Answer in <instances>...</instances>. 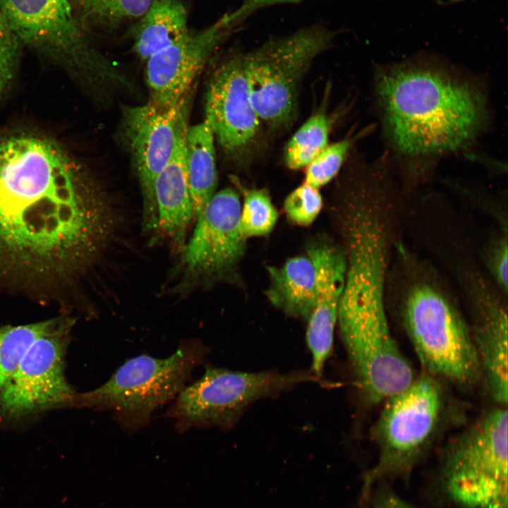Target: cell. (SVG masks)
Returning <instances> with one entry per match:
<instances>
[{
    "label": "cell",
    "mask_w": 508,
    "mask_h": 508,
    "mask_svg": "<svg viewBox=\"0 0 508 508\" xmlns=\"http://www.w3.org/2000/svg\"><path fill=\"white\" fill-rule=\"evenodd\" d=\"M93 210L80 167L46 135H0V263L62 278L88 250Z\"/></svg>",
    "instance_id": "6da1fadb"
},
{
    "label": "cell",
    "mask_w": 508,
    "mask_h": 508,
    "mask_svg": "<svg viewBox=\"0 0 508 508\" xmlns=\"http://www.w3.org/2000/svg\"><path fill=\"white\" fill-rule=\"evenodd\" d=\"M375 96L386 138L406 157H435L462 148L487 120L482 90L434 63L385 68L375 79Z\"/></svg>",
    "instance_id": "7a4b0ae2"
},
{
    "label": "cell",
    "mask_w": 508,
    "mask_h": 508,
    "mask_svg": "<svg viewBox=\"0 0 508 508\" xmlns=\"http://www.w3.org/2000/svg\"><path fill=\"white\" fill-rule=\"evenodd\" d=\"M394 293L402 325L427 373L461 386L481 375L470 325L430 265L398 248Z\"/></svg>",
    "instance_id": "3957f363"
},
{
    "label": "cell",
    "mask_w": 508,
    "mask_h": 508,
    "mask_svg": "<svg viewBox=\"0 0 508 508\" xmlns=\"http://www.w3.org/2000/svg\"><path fill=\"white\" fill-rule=\"evenodd\" d=\"M207 353L199 341L188 340L164 358L133 357L100 387L76 395L75 404L107 411L122 429L135 433L148 424L156 409L176 398Z\"/></svg>",
    "instance_id": "277c9868"
},
{
    "label": "cell",
    "mask_w": 508,
    "mask_h": 508,
    "mask_svg": "<svg viewBox=\"0 0 508 508\" xmlns=\"http://www.w3.org/2000/svg\"><path fill=\"white\" fill-rule=\"evenodd\" d=\"M334 36L325 25L314 24L241 54L250 101L260 121L272 128L292 122L301 82L316 57L332 45Z\"/></svg>",
    "instance_id": "5b68a950"
},
{
    "label": "cell",
    "mask_w": 508,
    "mask_h": 508,
    "mask_svg": "<svg viewBox=\"0 0 508 508\" xmlns=\"http://www.w3.org/2000/svg\"><path fill=\"white\" fill-rule=\"evenodd\" d=\"M0 9L22 44L92 85L129 86L90 44L70 0H0Z\"/></svg>",
    "instance_id": "8992f818"
},
{
    "label": "cell",
    "mask_w": 508,
    "mask_h": 508,
    "mask_svg": "<svg viewBox=\"0 0 508 508\" xmlns=\"http://www.w3.org/2000/svg\"><path fill=\"white\" fill-rule=\"evenodd\" d=\"M385 401L373 431L378 459L364 478L365 500L378 482L411 474L435 434L444 404L440 385L427 373Z\"/></svg>",
    "instance_id": "52a82bcc"
},
{
    "label": "cell",
    "mask_w": 508,
    "mask_h": 508,
    "mask_svg": "<svg viewBox=\"0 0 508 508\" xmlns=\"http://www.w3.org/2000/svg\"><path fill=\"white\" fill-rule=\"evenodd\" d=\"M312 382L333 385L311 370L249 373L207 366L201 377L179 393L167 416L179 432L214 426L228 429L255 401Z\"/></svg>",
    "instance_id": "ba28073f"
},
{
    "label": "cell",
    "mask_w": 508,
    "mask_h": 508,
    "mask_svg": "<svg viewBox=\"0 0 508 508\" xmlns=\"http://www.w3.org/2000/svg\"><path fill=\"white\" fill-rule=\"evenodd\" d=\"M507 459V410L500 406L447 448L442 487L461 508H501L508 503Z\"/></svg>",
    "instance_id": "9c48e42d"
},
{
    "label": "cell",
    "mask_w": 508,
    "mask_h": 508,
    "mask_svg": "<svg viewBox=\"0 0 508 508\" xmlns=\"http://www.w3.org/2000/svg\"><path fill=\"white\" fill-rule=\"evenodd\" d=\"M72 322L64 319L35 339L0 391V411L20 417L68 401L76 394L64 374L68 333Z\"/></svg>",
    "instance_id": "30bf717a"
},
{
    "label": "cell",
    "mask_w": 508,
    "mask_h": 508,
    "mask_svg": "<svg viewBox=\"0 0 508 508\" xmlns=\"http://www.w3.org/2000/svg\"><path fill=\"white\" fill-rule=\"evenodd\" d=\"M189 96L168 109L150 102L123 109L122 130L140 182L145 212L152 222H157L155 180L188 128Z\"/></svg>",
    "instance_id": "8fae6325"
},
{
    "label": "cell",
    "mask_w": 508,
    "mask_h": 508,
    "mask_svg": "<svg viewBox=\"0 0 508 508\" xmlns=\"http://www.w3.org/2000/svg\"><path fill=\"white\" fill-rule=\"evenodd\" d=\"M205 121L224 152L243 160L254 150L260 119L250 97L241 54L224 59L211 75L205 94Z\"/></svg>",
    "instance_id": "7c38bea8"
},
{
    "label": "cell",
    "mask_w": 508,
    "mask_h": 508,
    "mask_svg": "<svg viewBox=\"0 0 508 508\" xmlns=\"http://www.w3.org/2000/svg\"><path fill=\"white\" fill-rule=\"evenodd\" d=\"M241 202L238 193L225 188L214 194L185 245L183 263L191 279L221 277L237 264L244 253L246 238L240 225Z\"/></svg>",
    "instance_id": "4fadbf2b"
},
{
    "label": "cell",
    "mask_w": 508,
    "mask_h": 508,
    "mask_svg": "<svg viewBox=\"0 0 508 508\" xmlns=\"http://www.w3.org/2000/svg\"><path fill=\"white\" fill-rule=\"evenodd\" d=\"M234 29L226 13L198 32L188 30L180 39L146 60L145 78L150 104L162 109L176 106L215 49Z\"/></svg>",
    "instance_id": "5bb4252c"
},
{
    "label": "cell",
    "mask_w": 508,
    "mask_h": 508,
    "mask_svg": "<svg viewBox=\"0 0 508 508\" xmlns=\"http://www.w3.org/2000/svg\"><path fill=\"white\" fill-rule=\"evenodd\" d=\"M317 277V292L313 310L308 318L306 342L312 356L310 370L321 377L325 363L333 349L334 330L346 274V256L327 244L309 248Z\"/></svg>",
    "instance_id": "9a60e30c"
},
{
    "label": "cell",
    "mask_w": 508,
    "mask_h": 508,
    "mask_svg": "<svg viewBox=\"0 0 508 508\" xmlns=\"http://www.w3.org/2000/svg\"><path fill=\"white\" fill-rule=\"evenodd\" d=\"M435 226L436 234L433 249L441 261L447 265L455 277L471 315V321L507 313L504 296L495 285L485 270L477 265L470 249L463 243L459 248V236L454 238L452 227L447 229L445 223Z\"/></svg>",
    "instance_id": "2e32d148"
},
{
    "label": "cell",
    "mask_w": 508,
    "mask_h": 508,
    "mask_svg": "<svg viewBox=\"0 0 508 508\" xmlns=\"http://www.w3.org/2000/svg\"><path fill=\"white\" fill-rule=\"evenodd\" d=\"M186 131L155 183L157 223L164 234L182 250L193 217L186 162Z\"/></svg>",
    "instance_id": "e0dca14e"
},
{
    "label": "cell",
    "mask_w": 508,
    "mask_h": 508,
    "mask_svg": "<svg viewBox=\"0 0 508 508\" xmlns=\"http://www.w3.org/2000/svg\"><path fill=\"white\" fill-rule=\"evenodd\" d=\"M270 284L266 295L285 314L308 320L315 303L317 277L308 256L293 257L280 267L267 268Z\"/></svg>",
    "instance_id": "ac0fdd59"
},
{
    "label": "cell",
    "mask_w": 508,
    "mask_h": 508,
    "mask_svg": "<svg viewBox=\"0 0 508 508\" xmlns=\"http://www.w3.org/2000/svg\"><path fill=\"white\" fill-rule=\"evenodd\" d=\"M188 30L187 10L181 0H153L133 28V50L146 61Z\"/></svg>",
    "instance_id": "d6986e66"
},
{
    "label": "cell",
    "mask_w": 508,
    "mask_h": 508,
    "mask_svg": "<svg viewBox=\"0 0 508 508\" xmlns=\"http://www.w3.org/2000/svg\"><path fill=\"white\" fill-rule=\"evenodd\" d=\"M185 146L193 217L197 219L215 193L217 185L214 137L205 120L188 127Z\"/></svg>",
    "instance_id": "ffe728a7"
},
{
    "label": "cell",
    "mask_w": 508,
    "mask_h": 508,
    "mask_svg": "<svg viewBox=\"0 0 508 508\" xmlns=\"http://www.w3.org/2000/svg\"><path fill=\"white\" fill-rule=\"evenodd\" d=\"M64 320L54 318L29 325L0 327V391L31 344L56 327Z\"/></svg>",
    "instance_id": "44dd1931"
},
{
    "label": "cell",
    "mask_w": 508,
    "mask_h": 508,
    "mask_svg": "<svg viewBox=\"0 0 508 508\" xmlns=\"http://www.w3.org/2000/svg\"><path fill=\"white\" fill-rule=\"evenodd\" d=\"M330 123L323 112L309 117L287 143L284 154L290 169H300L308 164L328 145Z\"/></svg>",
    "instance_id": "7402d4cb"
},
{
    "label": "cell",
    "mask_w": 508,
    "mask_h": 508,
    "mask_svg": "<svg viewBox=\"0 0 508 508\" xmlns=\"http://www.w3.org/2000/svg\"><path fill=\"white\" fill-rule=\"evenodd\" d=\"M278 212L265 189L243 190L240 225L245 237L269 234L277 221Z\"/></svg>",
    "instance_id": "603a6c76"
},
{
    "label": "cell",
    "mask_w": 508,
    "mask_h": 508,
    "mask_svg": "<svg viewBox=\"0 0 508 508\" xmlns=\"http://www.w3.org/2000/svg\"><path fill=\"white\" fill-rule=\"evenodd\" d=\"M356 138H346L328 144L306 167L305 183L319 189L341 169Z\"/></svg>",
    "instance_id": "cb8c5ba5"
},
{
    "label": "cell",
    "mask_w": 508,
    "mask_h": 508,
    "mask_svg": "<svg viewBox=\"0 0 508 508\" xmlns=\"http://www.w3.org/2000/svg\"><path fill=\"white\" fill-rule=\"evenodd\" d=\"M153 0H97L82 19L88 24L112 27L140 18Z\"/></svg>",
    "instance_id": "d4e9b609"
},
{
    "label": "cell",
    "mask_w": 508,
    "mask_h": 508,
    "mask_svg": "<svg viewBox=\"0 0 508 508\" xmlns=\"http://www.w3.org/2000/svg\"><path fill=\"white\" fill-rule=\"evenodd\" d=\"M322 198L319 189L303 183L286 198L284 210L294 223L301 226L310 224L320 213Z\"/></svg>",
    "instance_id": "484cf974"
},
{
    "label": "cell",
    "mask_w": 508,
    "mask_h": 508,
    "mask_svg": "<svg viewBox=\"0 0 508 508\" xmlns=\"http://www.w3.org/2000/svg\"><path fill=\"white\" fill-rule=\"evenodd\" d=\"M22 44L0 9V99L8 90L16 72Z\"/></svg>",
    "instance_id": "4316f807"
},
{
    "label": "cell",
    "mask_w": 508,
    "mask_h": 508,
    "mask_svg": "<svg viewBox=\"0 0 508 508\" xmlns=\"http://www.w3.org/2000/svg\"><path fill=\"white\" fill-rule=\"evenodd\" d=\"M485 270L497 288L507 296V226L490 239L482 252Z\"/></svg>",
    "instance_id": "83f0119b"
},
{
    "label": "cell",
    "mask_w": 508,
    "mask_h": 508,
    "mask_svg": "<svg viewBox=\"0 0 508 508\" xmlns=\"http://www.w3.org/2000/svg\"><path fill=\"white\" fill-rule=\"evenodd\" d=\"M303 0H243L234 11L227 13L229 23L233 29L241 25L256 11L275 5L297 4Z\"/></svg>",
    "instance_id": "f1b7e54d"
},
{
    "label": "cell",
    "mask_w": 508,
    "mask_h": 508,
    "mask_svg": "<svg viewBox=\"0 0 508 508\" xmlns=\"http://www.w3.org/2000/svg\"><path fill=\"white\" fill-rule=\"evenodd\" d=\"M369 508H418L392 491L385 490L377 494Z\"/></svg>",
    "instance_id": "f546056e"
},
{
    "label": "cell",
    "mask_w": 508,
    "mask_h": 508,
    "mask_svg": "<svg viewBox=\"0 0 508 508\" xmlns=\"http://www.w3.org/2000/svg\"><path fill=\"white\" fill-rule=\"evenodd\" d=\"M97 0H70L74 9L79 13L82 20L91 10Z\"/></svg>",
    "instance_id": "4dcf8cb0"
},
{
    "label": "cell",
    "mask_w": 508,
    "mask_h": 508,
    "mask_svg": "<svg viewBox=\"0 0 508 508\" xmlns=\"http://www.w3.org/2000/svg\"><path fill=\"white\" fill-rule=\"evenodd\" d=\"M461 1H464V0H451V1H449V3H456V2H459Z\"/></svg>",
    "instance_id": "1f68e13d"
},
{
    "label": "cell",
    "mask_w": 508,
    "mask_h": 508,
    "mask_svg": "<svg viewBox=\"0 0 508 508\" xmlns=\"http://www.w3.org/2000/svg\"><path fill=\"white\" fill-rule=\"evenodd\" d=\"M502 508H508V504L504 505V506L502 507Z\"/></svg>",
    "instance_id": "d6a6232c"
}]
</instances>
